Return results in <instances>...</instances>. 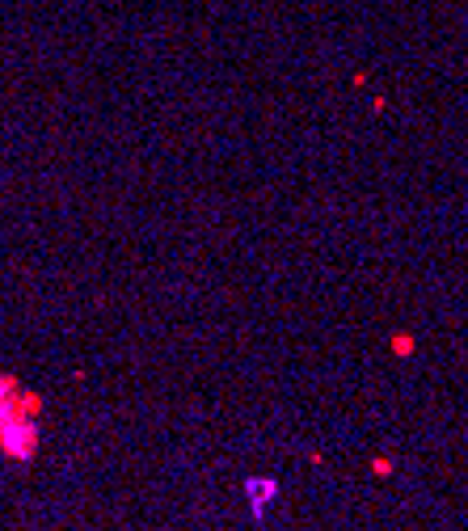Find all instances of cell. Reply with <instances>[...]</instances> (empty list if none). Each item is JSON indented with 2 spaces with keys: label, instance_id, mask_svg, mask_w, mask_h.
Here are the masks:
<instances>
[{
  "label": "cell",
  "instance_id": "cell-1",
  "mask_svg": "<svg viewBox=\"0 0 468 531\" xmlns=\"http://www.w3.org/2000/svg\"><path fill=\"white\" fill-rule=\"evenodd\" d=\"M245 490H249V510H254V518H262V515H266V502H274V498H279V481L254 477Z\"/></svg>",
  "mask_w": 468,
  "mask_h": 531
},
{
  "label": "cell",
  "instance_id": "cell-2",
  "mask_svg": "<svg viewBox=\"0 0 468 531\" xmlns=\"http://www.w3.org/2000/svg\"><path fill=\"white\" fill-rule=\"evenodd\" d=\"M392 350H397V355H410V350H414V342H410V338H392Z\"/></svg>",
  "mask_w": 468,
  "mask_h": 531
}]
</instances>
